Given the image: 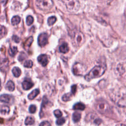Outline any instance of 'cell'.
Wrapping results in <instances>:
<instances>
[{
    "label": "cell",
    "mask_w": 126,
    "mask_h": 126,
    "mask_svg": "<svg viewBox=\"0 0 126 126\" xmlns=\"http://www.w3.org/2000/svg\"><path fill=\"white\" fill-rule=\"evenodd\" d=\"M106 69L105 65H98L94 67L85 76L86 80L89 81L91 80L101 76Z\"/></svg>",
    "instance_id": "1"
},
{
    "label": "cell",
    "mask_w": 126,
    "mask_h": 126,
    "mask_svg": "<svg viewBox=\"0 0 126 126\" xmlns=\"http://www.w3.org/2000/svg\"><path fill=\"white\" fill-rule=\"evenodd\" d=\"M65 6L66 9L70 12H76L80 7L79 0H60Z\"/></svg>",
    "instance_id": "2"
},
{
    "label": "cell",
    "mask_w": 126,
    "mask_h": 126,
    "mask_svg": "<svg viewBox=\"0 0 126 126\" xmlns=\"http://www.w3.org/2000/svg\"><path fill=\"white\" fill-rule=\"evenodd\" d=\"M94 107L98 112L103 114L108 112L110 109L109 104L103 100H97L94 103Z\"/></svg>",
    "instance_id": "3"
},
{
    "label": "cell",
    "mask_w": 126,
    "mask_h": 126,
    "mask_svg": "<svg viewBox=\"0 0 126 126\" xmlns=\"http://www.w3.org/2000/svg\"><path fill=\"white\" fill-rule=\"evenodd\" d=\"M36 5L39 9L47 11L50 10L54 5L52 0H38L36 1Z\"/></svg>",
    "instance_id": "4"
},
{
    "label": "cell",
    "mask_w": 126,
    "mask_h": 126,
    "mask_svg": "<svg viewBox=\"0 0 126 126\" xmlns=\"http://www.w3.org/2000/svg\"><path fill=\"white\" fill-rule=\"evenodd\" d=\"M84 39L83 34L81 32L77 31L72 36V43L76 47L80 46L83 43Z\"/></svg>",
    "instance_id": "5"
},
{
    "label": "cell",
    "mask_w": 126,
    "mask_h": 126,
    "mask_svg": "<svg viewBox=\"0 0 126 126\" xmlns=\"http://www.w3.org/2000/svg\"><path fill=\"white\" fill-rule=\"evenodd\" d=\"M86 70V67L82 63H76L72 66V72L75 75H83Z\"/></svg>",
    "instance_id": "6"
},
{
    "label": "cell",
    "mask_w": 126,
    "mask_h": 126,
    "mask_svg": "<svg viewBox=\"0 0 126 126\" xmlns=\"http://www.w3.org/2000/svg\"><path fill=\"white\" fill-rule=\"evenodd\" d=\"M86 121L96 125H99L102 122V120L94 113L88 114L86 117Z\"/></svg>",
    "instance_id": "7"
},
{
    "label": "cell",
    "mask_w": 126,
    "mask_h": 126,
    "mask_svg": "<svg viewBox=\"0 0 126 126\" xmlns=\"http://www.w3.org/2000/svg\"><path fill=\"white\" fill-rule=\"evenodd\" d=\"M48 35L46 33H42L38 35L37 38L38 44L41 46L43 47L48 43Z\"/></svg>",
    "instance_id": "8"
},
{
    "label": "cell",
    "mask_w": 126,
    "mask_h": 126,
    "mask_svg": "<svg viewBox=\"0 0 126 126\" xmlns=\"http://www.w3.org/2000/svg\"><path fill=\"white\" fill-rule=\"evenodd\" d=\"M0 101L6 103H10L13 102L14 98L10 94H3L0 96Z\"/></svg>",
    "instance_id": "9"
},
{
    "label": "cell",
    "mask_w": 126,
    "mask_h": 126,
    "mask_svg": "<svg viewBox=\"0 0 126 126\" xmlns=\"http://www.w3.org/2000/svg\"><path fill=\"white\" fill-rule=\"evenodd\" d=\"M37 60L38 62L43 66H46L49 62L48 56L46 54H41L39 55L37 58Z\"/></svg>",
    "instance_id": "10"
},
{
    "label": "cell",
    "mask_w": 126,
    "mask_h": 126,
    "mask_svg": "<svg viewBox=\"0 0 126 126\" xmlns=\"http://www.w3.org/2000/svg\"><path fill=\"white\" fill-rule=\"evenodd\" d=\"M22 87L25 90H28L31 89L33 86V83L29 79H25L22 84Z\"/></svg>",
    "instance_id": "11"
},
{
    "label": "cell",
    "mask_w": 126,
    "mask_h": 126,
    "mask_svg": "<svg viewBox=\"0 0 126 126\" xmlns=\"http://www.w3.org/2000/svg\"><path fill=\"white\" fill-rule=\"evenodd\" d=\"M117 105L119 107H126V94L123 95L118 100Z\"/></svg>",
    "instance_id": "12"
},
{
    "label": "cell",
    "mask_w": 126,
    "mask_h": 126,
    "mask_svg": "<svg viewBox=\"0 0 126 126\" xmlns=\"http://www.w3.org/2000/svg\"><path fill=\"white\" fill-rule=\"evenodd\" d=\"M59 50L61 53H66L69 51V47L67 43L64 42L61 44L59 47Z\"/></svg>",
    "instance_id": "13"
},
{
    "label": "cell",
    "mask_w": 126,
    "mask_h": 126,
    "mask_svg": "<svg viewBox=\"0 0 126 126\" xmlns=\"http://www.w3.org/2000/svg\"><path fill=\"white\" fill-rule=\"evenodd\" d=\"M10 111L9 107L5 105H1L0 106V112L2 114H8Z\"/></svg>",
    "instance_id": "14"
},
{
    "label": "cell",
    "mask_w": 126,
    "mask_h": 126,
    "mask_svg": "<svg viewBox=\"0 0 126 126\" xmlns=\"http://www.w3.org/2000/svg\"><path fill=\"white\" fill-rule=\"evenodd\" d=\"M39 93V91L38 89H36L35 90H33L31 93L29 94L28 97V98L30 100L33 99Z\"/></svg>",
    "instance_id": "15"
},
{
    "label": "cell",
    "mask_w": 126,
    "mask_h": 126,
    "mask_svg": "<svg viewBox=\"0 0 126 126\" xmlns=\"http://www.w3.org/2000/svg\"><path fill=\"white\" fill-rule=\"evenodd\" d=\"M5 88L9 91H13L15 89V85L13 82L11 80L8 81L5 85Z\"/></svg>",
    "instance_id": "16"
},
{
    "label": "cell",
    "mask_w": 126,
    "mask_h": 126,
    "mask_svg": "<svg viewBox=\"0 0 126 126\" xmlns=\"http://www.w3.org/2000/svg\"><path fill=\"white\" fill-rule=\"evenodd\" d=\"M73 108L74 110H79L83 111L85 109V106L83 103L81 102H78L74 105Z\"/></svg>",
    "instance_id": "17"
},
{
    "label": "cell",
    "mask_w": 126,
    "mask_h": 126,
    "mask_svg": "<svg viewBox=\"0 0 126 126\" xmlns=\"http://www.w3.org/2000/svg\"><path fill=\"white\" fill-rule=\"evenodd\" d=\"M81 114L78 112H75L72 115V120L74 123L79 122L81 119Z\"/></svg>",
    "instance_id": "18"
},
{
    "label": "cell",
    "mask_w": 126,
    "mask_h": 126,
    "mask_svg": "<svg viewBox=\"0 0 126 126\" xmlns=\"http://www.w3.org/2000/svg\"><path fill=\"white\" fill-rule=\"evenodd\" d=\"M12 72L14 76L16 77H19L21 74V69L18 67H13L12 70Z\"/></svg>",
    "instance_id": "19"
},
{
    "label": "cell",
    "mask_w": 126,
    "mask_h": 126,
    "mask_svg": "<svg viewBox=\"0 0 126 126\" xmlns=\"http://www.w3.org/2000/svg\"><path fill=\"white\" fill-rule=\"evenodd\" d=\"M17 51H18L17 48V47H15V46L11 47L9 48V49L8 50L9 54L11 57L15 56V55L16 54Z\"/></svg>",
    "instance_id": "20"
},
{
    "label": "cell",
    "mask_w": 126,
    "mask_h": 126,
    "mask_svg": "<svg viewBox=\"0 0 126 126\" xmlns=\"http://www.w3.org/2000/svg\"><path fill=\"white\" fill-rule=\"evenodd\" d=\"M21 21V18L19 16H15L12 18L11 24L12 25L15 26L18 25Z\"/></svg>",
    "instance_id": "21"
},
{
    "label": "cell",
    "mask_w": 126,
    "mask_h": 126,
    "mask_svg": "<svg viewBox=\"0 0 126 126\" xmlns=\"http://www.w3.org/2000/svg\"><path fill=\"white\" fill-rule=\"evenodd\" d=\"M34 123V119L33 117L29 116L25 120V124L26 125H32Z\"/></svg>",
    "instance_id": "22"
},
{
    "label": "cell",
    "mask_w": 126,
    "mask_h": 126,
    "mask_svg": "<svg viewBox=\"0 0 126 126\" xmlns=\"http://www.w3.org/2000/svg\"><path fill=\"white\" fill-rule=\"evenodd\" d=\"M7 31L4 26H0V38L4 37L6 34Z\"/></svg>",
    "instance_id": "23"
},
{
    "label": "cell",
    "mask_w": 126,
    "mask_h": 126,
    "mask_svg": "<svg viewBox=\"0 0 126 126\" xmlns=\"http://www.w3.org/2000/svg\"><path fill=\"white\" fill-rule=\"evenodd\" d=\"M8 63V60L6 58H2L0 57V67L2 68L4 66H7Z\"/></svg>",
    "instance_id": "24"
},
{
    "label": "cell",
    "mask_w": 126,
    "mask_h": 126,
    "mask_svg": "<svg viewBox=\"0 0 126 126\" xmlns=\"http://www.w3.org/2000/svg\"><path fill=\"white\" fill-rule=\"evenodd\" d=\"M57 18L55 16H51L47 20V23L49 26H52L56 21Z\"/></svg>",
    "instance_id": "25"
},
{
    "label": "cell",
    "mask_w": 126,
    "mask_h": 126,
    "mask_svg": "<svg viewBox=\"0 0 126 126\" xmlns=\"http://www.w3.org/2000/svg\"><path fill=\"white\" fill-rule=\"evenodd\" d=\"M33 40V37L32 36H31L30 37H29L25 42L24 43V46L25 47H30L31 45V44L32 43Z\"/></svg>",
    "instance_id": "26"
},
{
    "label": "cell",
    "mask_w": 126,
    "mask_h": 126,
    "mask_svg": "<svg viewBox=\"0 0 126 126\" xmlns=\"http://www.w3.org/2000/svg\"><path fill=\"white\" fill-rule=\"evenodd\" d=\"M72 94L70 93H67L64 94L63 96H62V100L64 101H68L71 98Z\"/></svg>",
    "instance_id": "27"
},
{
    "label": "cell",
    "mask_w": 126,
    "mask_h": 126,
    "mask_svg": "<svg viewBox=\"0 0 126 126\" xmlns=\"http://www.w3.org/2000/svg\"><path fill=\"white\" fill-rule=\"evenodd\" d=\"M33 18L32 16L29 15L28 16H27V18H26V23L27 24L28 26H30L31 25L33 22Z\"/></svg>",
    "instance_id": "28"
},
{
    "label": "cell",
    "mask_w": 126,
    "mask_h": 126,
    "mask_svg": "<svg viewBox=\"0 0 126 126\" xmlns=\"http://www.w3.org/2000/svg\"><path fill=\"white\" fill-rule=\"evenodd\" d=\"M32 65H33V63L31 60L26 61L24 63V66L25 67H28V68L32 67Z\"/></svg>",
    "instance_id": "29"
},
{
    "label": "cell",
    "mask_w": 126,
    "mask_h": 126,
    "mask_svg": "<svg viewBox=\"0 0 126 126\" xmlns=\"http://www.w3.org/2000/svg\"><path fill=\"white\" fill-rule=\"evenodd\" d=\"M65 120L63 118H59L56 121V124L58 126H61L65 123Z\"/></svg>",
    "instance_id": "30"
},
{
    "label": "cell",
    "mask_w": 126,
    "mask_h": 126,
    "mask_svg": "<svg viewBox=\"0 0 126 126\" xmlns=\"http://www.w3.org/2000/svg\"><path fill=\"white\" fill-rule=\"evenodd\" d=\"M54 115L57 118H61V116H62V112L59 110V109H57V110H56L54 111Z\"/></svg>",
    "instance_id": "31"
},
{
    "label": "cell",
    "mask_w": 126,
    "mask_h": 126,
    "mask_svg": "<svg viewBox=\"0 0 126 126\" xmlns=\"http://www.w3.org/2000/svg\"><path fill=\"white\" fill-rule=\"evenodd\" d=\"M48 100L47 98L46 97V96H43L42 101V104H41V109H42V108L44 107L48 103Z\"/></svg>",
    "instance_id": "32"
},
{
    "label": "cell",
    "mask_w": 126,
    "mask_h": 126,
    "mask_svg": "<svg viewBox=\"0 0 126 126\" xmlns=\"http://www.w3.org/2000/svg\"><path fill=\"white\" fill-rule=\"evenodd\" d=\"M29 112L31 113H34L36 111V106L34 105H31L29 107Z\"/></svg>",
    "instance_id": "33"
},
{
    "label": "cell",
    "mask_w": 126,
    "mask_h": 126,
    "mask_svg": "<svg viewBox=\"0 0 126 126\" xmlns=\"http://www.w3.org/2000/svg\"><path fill=\"white\" fill-rule=\"evenodd\" d=\"M117 70L120 72V73H121V74H123L125 72L124 68H123V66L121 65V64H119V65L117 66Z\"/></svg>",
    "instance_id": "34"
},
{
    "label": "cell",
    "mask_w": 126,
    "mask_h": 126,
    "mask_svg": "<svg viewBox=\"0 0 126 126\" xmlns=\"http://www.w3.org/2000/svg\"><path fill=\"white\" fill-rule=\"evenodd\" d=\"M77 90V86L76 85H73L71 86V94H74L76 92Z\"/></svg>",
    "instance_id": "35"
},
{
    "label": "cell",
    "mask_w": 126,
    "mask_h": 126,
    "mask_svg": "<svg viewBox=\"0 0 126 126\" xmlns=\"http://www.w3.org/2000/svg\"><path fill=\"white\" fill-rule=\"evenodd\" d=\"M39 126H51V124L49 122L45 121L41 122Z\"/></svg>",
    "instance_id": "36"
},
{
    "label": "cell",
    "mask_w": 126,
    "mask_h": 126,
    "mask_svg": "<svg viewBox=\"0 0 126 126\" xmlns=\"http://www.w3.org/2000/svg\"><path fill=\"white\" fill-rule=\"evenodd\" d=\"M25 58H26V55H25V53H22L19 56L18 60H19V61H23V60H24Z\"/></svg>",
    "instance_id": "37"
},
{
    "label": "cell",
    "mask_w": 126,
    "mask_h": 126,
    "mask_svg": "<svg viewBox=\"0 0 126 126\" xmlns=\"http://www.w3.org/2000/svg\"><path fill=\"white\" fill-rule=\"evenodd\" d=\"M12 40L16 43H19L20 42V38L17 35H13L12 36Z\"/></svg>",
    "instance_id": "38"
},
{
    "label": "cell",
    "mask_w": 126,
    "mask_h": 126,
    "mask_svg": "<svg viewBox=\"0 0 126 126\" xmlns=\"http://www.w3.org/2000/svg\"><path fill=\"white\" fill-rule=\"evenodd\" d=\"M116 126H126V124H119L116 125Z\"/></svg>",
    "instance_id": "39"
},
{
    "label": "cell",
    "mask_w": 126,
    "mask_h": 126,
    "mask_svg": "<svg viewBox=\"0 0 126 126\" xmlns=\"http://www.w3.org/2000/svg\"><path fill=\"white\" fill-rule=\"evenodd\" d=\"M1 81H0V91L1 90Z\"/></svg>",
    "instance_id": "40"
}]
</instances>
